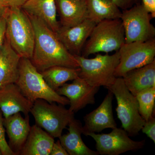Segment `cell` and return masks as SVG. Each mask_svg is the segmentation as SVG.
I'll return each mask as SVG.
<instances>
[{"instance_id": "6da1fadb", "label": "cell", "mask_w": 155, "mask_h": 155, "mask_svg": "<svg viewBox=\"0 0 155 155\" xmlns=\"http://www.w3.org/2000/svg\"><path fill=\"white\" fill-rule=\"evenodd\" d=\"M28 16L35 32L34 47L30 61L39 72L57 66L79 68L74 55L64 47L56 33L40 19Z\"/></svg>"}, {"instance_id": "7a4b0ae2", "label": "cell", "mask_w": 155, "mask_h": 155, "mask_svg": "<svg viewBox=\"0 0 155 155\" xmlns=\"http://www.w3.org/2000/svg\"><path fill=\"white\" fill-rule=\"evenodd\" d=\"M5 17L6 37L14 51L21 58L31 59L35 32L28 15L20 7H8Z\"/></svg>"}, {"instance_id": "3957f363", "label": "cell", "mask_w": 155, "mask_h": 155, "mask_svg": "<svg viewBox=\"0 0 155 155\" xmlns=\"http://www.w3.org/2000/svg\"><path fill=\"white\" fill-rule=\"evenodd\" d=\"M16 84L23 95L33 102L37 100L43 99L49 103L69 105V100L58 94L48 85L41 73L28 58L20 59L19 77Z\"/></svg>"}, {"instance_id": "277c9868", "label": "cell", "mask_w": 155, "mask_h": 155, "mask_svg": "<svg viewBox=\"0 0 155 155\" xmlns=\"http://www.w3.org/2000/svg\"><path fill=\"white\" fill-rule=\"evenodd\" d=\"M125 43L121 19H107L97 23L82 51V56L117 51Z\"/></svg>"}, {"instance_id": "5b68a950", "label": "cell", "mask_w": 155, "mask_h": 155, "mask_svg": "<svg viewBox=\"0 0 155 155\" xmlns=\"http://www.w3.org/2000/svg\"><path fill=\"white\" fill-rule=\"evenodd\" d=\"M80 69L79 77L93 86L105 87L116 80L115 70L119 61V51L112 55L97 54L94 58L74 55Z\"/></svg>"}, {"instance_id": "8992f818", "label": "cell", "mask_w": 155, "mask_h": 155, "mask_svg": "<svg viewBox=\"0 0 155 155\" xmlns=\"http://www.w3.org/2000/svg\"><path fill=\"white\" fill-rule=\"evenodd\" d=\"M106 88L116 97L117 117L123 129L129 136L138 135L145 121L140 114L136 97L128 90L123 78H116L114 83Z\"/></svg>"}, {"instance_id": "52a82bcc", "label": "cell", "mask_w": 155, "mask_h": 155, "mask_svg": "<svg viewBox=\"0 0 155 155\" xmlns=\"http://www.w3.org/2000/svg\"><path fill=\"white\" fill-rule=\"evenodd\" d=\"M64 106L38 99L34 102L30 113L33 115L36 125L45 129L54 138H59L64 129L67 128L69 122L75 118V113Z\"/></svg>"}, {"instance_id": "ba28073f", "label": "cell", "mask_w": 155, "mask_h": 155, "mask_svg": "<svg viewBox=\"0 0 155 155\" xmlns=\"http://www.w3.org/2000/svg\"><path fill=\"white\" fill-rule=\"evenodd\" d=\"M119 61L115 70L117 77H123L131 70L155 61V38L145 41L125 43L119 50Z\"/></svg>"}, {"instance_id": "9c48e42d", "label": "cell", "mask_w": 155, "mask_h": 155, "mask_svg": "<svg viewBox=\"0 0 155 155\" xmlns=\"http://www.w3.org/2000/svg\"><path fill=\"white\" fill-rule=\"evenodd\" d=\"M150 14L142 4H137L123 10L121 14L125 43L145 41L155 38V28L151 22Z\"/></svg>"}, {"instance_id": "30bf717a", "label": "cell", "mask_w": 155, "mask_h": 155, "mask_svg": "<svg viewBox=\"0 0 155 155\" xmlns=\"http://www.w3.org/2000/svg\"><path fill=\"white\" fill-rule=\"evenodd\" d=\"M96 142V149L101 155H119L137 150L144 147L145 140L135 141L124 129L116 128L108 134H88Z\"/></svg>"}, {"instance_id": "8fae6325", "label": "cell", "mask_w": 155, "mask_h": 155, "mask_svg": "<svg viewBox=\"0 0 155 155\" xmlns=\"http://www.w3.org/2000/svg\"><path fill=\"white\" fill-rule=\"evenodd\" d=\"M100 87L90 85L84 79L79 77L73 80L72 83H65L56 92L69 100V109L75 113L87 105L94 104L95 103V96Z\"/></svg>"}, {"instance_id": "7c38bea8", "label": "cell", "mask_w": 155, "mask_h": 155, "mask_svg": "<svg viewBox=\"0 0 155 155\" xmlns=\"http://www.w3.org/2000/svg\"><path fill=\"white\" fill-rule=\"evenodd\" d=\"M114 94L108 90L107 94L101 105L84 117V125L82 134L87 136L91 133H100L104 129L117 127L113 111Z\"/></svg>"}, {"instance_id": "4fadbf2b", "label": "cell", "mask_w": 155, "mask_h": 155, "mask_svg": "<svg viewBox=\"0 0 155 155\" xmlns=\"http://www.w3.org/2000/svg\"><path fill=\"white\" fill-rule=\"evenodd\" d=\"M96 24L87 18L71 27L61 26L56 35L70 54L73 55H81L84 45Z\"/></svg>"}, {"instance_id": "5bb4252c", "label": "cell", "mask_w": 155, "mask_h": 155, "mask_svg": "<svg viewBox=\"0 0 155 155\" xmlns=\"http://www.w3.org/2000/svg\"><path fill=\"white\" fill-rule=\"evenodd\" d=\"M33 103L23 95L16 83L0 86V110L4 118L21 112L25 116L28 115Z\"/></svg>"}, {"instance_id": "9a60e30c", "label": "cell", "mask_w": 155, "mask_h": 155, "mask_svg": "<svg viewBox=\"0 0 155 155\" xmlns=\"http://www.w3.org/2000/svg\"><path fill=\"white\" fill-rule=\"evenodd\" d=\"M4 125L9 138L8 144L15 155H19L29 134L31 129L29 117L16 113L4 118Z\"/></svg>"}, {"instance_id": "2e32d148", "label": "cell", "mask_w": 155, "mask_h": 155, "mask_svg": "<svg viewBox=\"0 0 155 155\" xmlns=\"http://www.w3.org/2000/svg\"><path fill=\"white\" fill-rule=\"evenodd\" d=\"M21 8L28 16L40 19L55 33L61 27L57 19L56 0H28Z\"/></svg>"}, {"instance_id": "e0dca14e", "label": "cell", "mask_w": 155, "mask_h": 155, "mask_svg": "<svg viewBox=\"0 0 155 155\" xmlns=\"http://www.w3.org/2000/svg\"><path fill=\"white\" fill-rule=\"evenodd\" d=\"M67 128L68 133L62 135L59 140L69 155H98L97 151L90 149L81 138L82 125L75 118L70 121Z\"/></svg>"}, {"instance_id": "ac0fdd59", "label": "cell", "mask_w": 155, "mask_h": 155, "mask_svg": "<svg viewBox=\"0 0 155 155\" xmlns=\"http://www.w3.org/2000/svg\"><path fill=\"white\" fill-rule=\"evenodd\" d=\"M21 58L11 46L6 37L0 51V86L17 82Z\"/></svg>"}, {"instance_id": "d6986e66", "label": "cell", "mask_w": 155, "mask_h": 155, "mask_svg": "<svg viewBox=\"0 0 155 155\" xmlns=\"http://www.w3.org/2000/svg\"><path fill=\"white\" fill-rule=\"evenodd\" d=\"M61 26L71 27L88 18L86 1L56 0Z\"/></svg>"}, {"instance_id": "ffe728a7", "label": "cell", "mask_w": 155, "mask_h": 155, "mask_svg": "<svg viewBox=\"0 0 155 155\" xmlns=\"http://www.w3.org/2000/svg\"><path fill=\"white\" fill-rule=\"evenodd\" d=\"M54 138L39 126L33 125L19 155H50Z\"/></svg>"}, {"instance_id": "44dd1931", "label": "cell", "mask_w": 155, "mask_h": 155, "mask_svg": "<svg viewBox=\"0 0 155 155\" xmlns=\"http://www.w3.org/2000/svg\"><path fill=\"white\" fill-rule=\"evenodd\" d=\"M122 78L128 90L135 96L146 89L155 87V60L131 70Z\"/></svg>"}, {"instance_id": "7402d4cb", "label": "cell", "mask_w": 155, "mask_h": 155, "mask_svg": "<svg viewBox=\"0 0 155 155\" xmlns=\"http://www.w3.org/2000/svg\"><path fill=\"white\" fill-rule=\"evenodd\" d=\"M88 19L96 23L120 19L122 12L112 0H86Z\"/></svg>"}, {"instance_id": "603a6c76", "label": "cell", "mask_w": 155, "mask_h": 155, "mask_svg": "<svg viewBox=\"0 0 155 155\" xmlns=\"http://www.w3.org/2000/svg\"><path fill=\"white\" fill-rule=\"evenodd\" d=\"M79 68L57 66L50 67L41 73L48 85L56 91L67 81L79 77Z\"/></svg>"}, {"instance_id": "cb8c5ba5", "label": "cell", "mask_w": 155, "mask_h": 155, "mask_svg": "<svg viewBox=\"0 0 155 155\" xmlns=\"http://www.w3.org/2000/svg\"><path fill=\"white\" fill-rule=\"evenodd\" d=\"M135 97L138 102L140 114L146 122L154 114L155 87L140 92Z\"/></svg>"}, {"instance_id": "d4e9b609", "label": "cell", "mask_w": 155, "mask_h": 155, "mask_svg": "<svg viewBox=\"0 0 155 155\" xmlns=\"http://www.w3.org/2000/svg\"><path fill=\"white\" fill-rule=\"evenodd\" d=\"M4 117L0 110V149L3 155H15L11 150L5 137V129L4 125Z\"/></svg>"}, {"instance_id": "484cf974", "label": "cell", "mask_w": 155, "mask_h": 155, "mask_svg": "<svg viewBox=\"0 0 155 155\" xmlns=\"http://www.w3.org/2000/svg\"><path fill=\"white\" fill-rule=\"evenodd\" d=\"M141 130L155 143V118L153 116L145 122Z\"/></svg>"}, {"instance_id": "4316f807", "label": "cell", "mask_w": 155, "mask_h": 155, "mask_svg": "<svg viewBox=\"0 0 155 155\" xmlns=\"http://www.w3.org/2000/svg\"><path fill=\"white\" fill-rule=\"evenodd\" d=\"M112 1L119 9L125 10L138 4L140 0H112Z\"/></svg>"}, {"instance_id": "83f0119b", "label": "cell", "mask_w": 155, "mask_h": 155, "mask_svg": "<svg viewBox=\"0 0 155 155\" xmlns=\"http://www.w3.org/2000/svg\"><path fill=\"white\" fill-rule=\"evenodd\" d=\"M50 155H69V154L58 140L54 143Z\"/></svg>"}, {"instance_id": "f1b7e54d", "label": "cell", "mask_w": 155, "mask_h": 155, "mask_svg": "<svg viewBox=\"0 0 155 155\" xmlns=\"http://www.w3.org/2000/svg\"><path fill=\"white\" fill-rule=\"evenodd\" d=\"M143 4L142 5L144 8L148 12L152 18L155 17V0H142Z\"/></svg>"}, {"instance_id": "f546056e", "label": "cell", "mask_w": 155, "mask_h": 155, "mask_svg": "<svg viewBox=\"0 0 155 155\" xmlns=\"http://www.w3.org/2000/svg\"><path fill=\"white\" fill-rule=\"evenodd\" d=\"M6 20L4 17L0 19V51L5 41L6 38Z\"/></svg>"}, {"instance_id": "4dcf8cb0", "label": "cell", "mask_w": 155, "mask_h": 155, "mask_svg": "<svg viewBox=\"0 0 155 155\" xmlns=\"http://www.w3.org/2000/svg\"><path fill=\"white\" fill-rule=\"evenodd\" d=\"M7 6L8 7H21L28 0H4Z\"/></svg>"}, {"instance_id": "1f68e13d", "label": "cell", "mask_w": 155, "mask_h": 155, "mask_svg": "<svg viewBox=\"0 0 155 155\" xmlns=\"http://www.w3.org/2000/svg\"><path fill=\"white\" fill-rule=\"evenodd\" d=\"M8 7L4 0H0V19L5 17Z\"/></svg>"}, {"instance_id": "d6a6232c", "label": "cell", "mask_w": 155, "mask_h": 155, "mask_svg": "<svg viewBox=\"0 0 155 155\" xmlns=\"http://www.w3.org/2000/svg\"><path fill=\"white\" fill-rule=\"evenodd\" d=\"M0 155H3L2 153V150H1V149H0Z\"/></svg>"}, {"instance_id": "836d02e7", "label": "cell", "mask_w": 155, "mask_h": 155, "mask_svg": "<svg viewBox=\"0 0 155 155\" xmlns=\"http://www.w3.org/2000/svg\"><path fill=\"white\" fill-rule=\"evenodd\" d=\"M80 1H86V0H80Z\"/></svg>"}]
</instances>
